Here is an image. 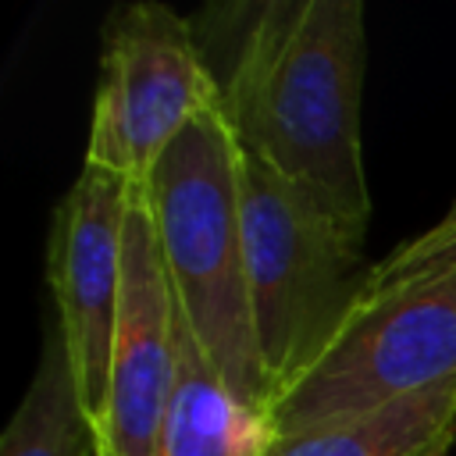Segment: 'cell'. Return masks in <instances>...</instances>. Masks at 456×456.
Segmentation results:
<instances>
[{"label": "cell", "instance_id": "1", "mask_svg": "<svg viewBox=\"0 0 456 456\" xmlns=\"http://www.w3.org/2000/svg\"><path fill=\"white\" fill-rule=\"evenodd\" d=\"M363 71L360 0H271L221 82V110L239 150L274 167L356 242L370 221L360 150Z\"/></svg>", "mask_w": 456, "mask_h": 456}, {"label": "cell", "instance_id": "2", "mask_svg": "<svg viewBox=\"0 0 456 456\" xmlns=\"http://www.w3.org/2000/svg\"><path fill=\"white\" fill-rule=\"evenodd\" d=\"M139 185L185 324L232 395L267 413L271 388L260 367L246 285L239 142L221 100L167 142Z\"/></svg>", "mask_w": 456, "mask_h": 456}, {"label": "cell", "instance_id": "3", "mask_svg": "<svg viewBox=\"0 0 456 456\" xmlns=\"http://www.w3.org/2000/svg\"><path fill=\"white\" fill-rule=\"evenodd\" d=\"M239 200L253 331L274 403L363 303L370 267L356 239L246 150H239Z\"/></svg>", "mask_w": 456, "mask_h": 456}, {"label": "cell", "instance_id": "4", "mask_svg": "<svg viewBox=\"0 0 456 456\" xmlns=\"http://www.w3.org/2000/svg\"><path fill=\"white\" fill-rule=\"evenodd\" d=\"M456 378V271L353 310L324 356L267 410L274 435L374 413Z\"/></svg>", "mask_w": 456, "mask_h": 456}, {"label": "cell", "instance_id": "5", "mask_svg": "<svg viewBox=\"0 0 456 456\" xmlns=\"http://www.w3.org/2000/svg\"><path fill=\"white\" fill-rule=\"evenodd\" d=\"M217 100L221 82L207 71L189 21L167 4H132L103 32L86 164L146 182L167 142Z\"/></svg>", "mask_w": 456, "mask_h": 456}, {"label": "cell", "instance_id": "6", "mask_svg": "<svg viewBox=\"0 0 456 456\" xmlns=\"http://www.w3.org/2000/svg\"><path fill=\"white\" fill-rule=\"evenodd\" d=\"M132 182L82 164L75 185L53 210L50 228V289L57 299V324L75 367L82 406L96 431L107 413L110 349L118 328L121 278H125V214Z\"/></svg>", "mask_w": 456, "mask_h": 456}, {"label": "cell", "instance_id": "7", "mask_svg": "<svg viewBox=\"0 0 456 456\" xmlns=\"http://www.w3.org/2000/svg\"><path fill=\"white\" fill-rule=\"evenodd\" d=\"M175 385V292L160 256L153 214L132 182L125 214V278L107 378L100 445L110 456H157V438Z\"/></svg>", "mask_w": 456, "mask_h": 456}, {"label": "cell", "instance_id": "8", "mask_svg": "<svg viewBox=\"0 0 456 456\" xmlns=\"http://www.w3.org/2000/svg\"><path fill=\"white\" fill-rule=\"evenodd\" d=\"M271 438L267 413H256L232 395L175 303V385L157 456H260Z\"/></svg>", "mask_w": 456, "mask_h": 456}, {"label": "cell", "instance_id": "9", "mask_svg": "<svg viewBox=\"0 0 456 456\" xmlns=\"http://www.w3.org/2000/svg\"><path fill=\"white\" fill-rule=\"evenodd\" d=\"M456 435V378L374 413L274 435L260 456H442Z\"/></svg>", "mask_w": 456, "mask_h": 456}, {"label": "cell", "instance_id": "10", "mask_svg": "<svg viewBox=\"0 0 456 456\" xmlns=\"http://www.w3.org/2000/svg\"><path fill=\"white\" fill-rule=\"evenodd\" d=\"M100 431L82 406L75 367L53 321L43 338L36 374L4 428L0 456H96Z\"/></svg>", "mask_w": 456, "mask_h": 456}, {"label": "cell", "instance_id": "11", "mask_svg": "<svg viewBox=\"0 0 456 456\" xmlns=\"http://www.w3.org/2000/svg\"><path fill=\"white\" fill-rule=\"evenodd\" d=\"M456 271V228L438 235V232H420L410 242L395 246L385 260L370 264V278H367V292L363 303L374 296H385L392 289H403L410 281H424V278H438Z\"/></svg>", "mask_w": 456, "mask_h": 456}, {"label": "cell", "instance_id": "12", "mask_svg": "<svg viewBox=\"0 0 456 456\" xmlns=\"http://www.w3.org/2000/svg\"><path fill=\"white\" fill-rule=\"evenodd\" d=\"M452 228H456V200L449 203V210H445V217H442V221H435V224H431L428 232H438V235H445V232H452Z\"/></svg>", "mask_w": 456, "mask_h": 456}, {"label": "cell", "instance_id": "13", "mask_svg": "<svg viewBox=\"0 0 456 456\" xmlns=\"http://www.w3.org/2000/svg\"><path fill=\"white\" fill-rule=\"evenodd\" d=\"M96 456H110V452H107V449H103V445H100V452H96Z\"/></svg>", "mask_w": 456, "mask_h": 456}]
</instances>
